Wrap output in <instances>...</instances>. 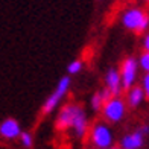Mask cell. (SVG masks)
I'll return each mask as SVG.
<instances>
[{
  "label": "cell",
  "instance_id": "cell-1",
  "mask_svg": "<svg viewBox=\"0 0 149 149\" xmlns=\"http://www.w3.org/2000/svg\"><path fill=\"white\" fill-rule=\"evenodd\" d=\"M123 24L128 29L141 32L148 28V15L140 9H130L123 15Z\"/></svg>",
  "mask_w": 149,
  "mask_h": 149
},
{
  "label": "cell",
  "instance_id": "cell-2",
  "mask_svg": "<svg viewBox=\"0 0 149 149\" xmlns=\"http://www.w3.org/2000/svg\"><path fill=\"white\" fill-rule=\"evenodd\" d=\"M69 87H70V78H63L61 79L58 82V85H56V90L53 91V94L50 97H47L46 104L43 107V113H50L53 108L59 104V100L64 97V94L67 93Z\"/></svg>",
  "mask_w": 149,
  "mask_h": 149
},
{
  "label": "cell",
  "instance_id": "cell-3",
  "mask_svg": "<svg viewBox=\"0 0 149 149\" xmlns=\"http://www.w3.org/2000/svg\"><path fill=\"white\" fill-rule=\"evenodd\" d=\"M104 114L108 120L119 122L125 114V104L122 99H110L104 104Z\"/></svg>",
  "mask_w": 149,
  "mask_h": 149
},
{
  "label": "cell",
  "instance_id": "cell-4",
  "mask_svg": "<svg viewBox=\"0 0 149 149\" xmlns=\"http://www.w3.org/2000/svg\"><path fill=\"white\" fill-rule=\"evenodd\" d=\"M91 139H93V143L96 145L100 149H107L108 146L111 145L113 141V135L110 128H107L105 125L99 123L93 128V132H91Z\"/></svg>",
  "mask_w": 149,
  "mask_h": 149
},
{
  "label": "cell",
  "instance_id": "cell-5",
  "mask_svg": "<svg viewBox=\"0 0 149 149\" xmlns=\"http://www.w3.org/2000/svg\"><path fill=\"white\" fill-rule=\"evenodd\" d=\"M135 74H137V61L134 58H128L123 63V69H122L120 81L125 88H130L132 82L135 81Z\"/></svg>",
  "mask_w": 149,
  "mask_h": 149
},
{
  "label": "cell",
  "instance_id": "cell-6",
  "mask_svg": "<svg viewBox=\"0 0 149 149\" xmlns=\"http://www.w3.org/2000/svg\"><path fill=\"white\" fill-rule=\"evenodd\" d=\"M78 110H79L78 105H65L63 110H61L59 116H58V120H56L58 128H63V130H64V128L72 126L73 119H74V114H76Z\"/></svg>",
  "mask_w": 149,
  "mask_h": 149
},
{
  "label": "cell",
  "instance_id": "cell-7",
  "mask_svg": "<svg viewBox=\"0 0 149 149\" xmlns=\"http://www.w3.org/2000/svg\"><path fill=\"white\" fill-rule=\"evenodd\" d=\"M0 134L6 139H15L20 134V125L14 119H6L2 125H0Z\"/></svg>",
  "mask_w": 149,
  "mask_h": 149
},
{
  "label": "cell",
  "instance_id": "cell-8",
  "mask_svg": "<svg viewBox=\"0 0 149 149\" xmlns=\"http://www.w3.org/2000/svg\"><path fill=\"white\" fill-rule=\"evenodd\" d=\"M72 128L74 130L76 135H79V137H82V135L85 134V131H87V117H85V113H84V110L81 107H79V110L76 111V114H74Z\"/></svg>",
  "mask_w": 149,
  "mask_h": 149
},
{
  "label": "cell",
  "instance_id": "cell-9",
  "mask_svg": "<svg viewBox=\"0 0 149 149\" xmlns=\"http://www.w3.org/2000/svg\"><path fill=\"white\" fill-rule=\"evenodd\" d=\"M141 145H143V132L141 131L128 134V135H125V139L122 140L123 149H139Z\"/></svg>",
  "mask_w": 149,
  "mask_h": 149
},
{
  "label": "cell",
  "instance_id": "cell-10",
  "mask_svg": "<svg viewBox=\"0 0 149 149\" xmlns=\"http://www.w3.org/2000/svg\"><path fill=\"white\" fill-rule=\"evenodd\" d=\"M120 85H122L120 73L116 69H111L107 73V87H108V90H110L111 94H117L120 91Z\"/></svg>",
  "mask_w": 149,
  "mask_h": 149
},
{
  "label": "cell",
  "instance_id": "cell-11",
  "mask_svg": "<svg viewBox=\"0 0 149 149\" xmlns=\"http://www.w3.org/2000/svg\"><path fill=\"white\" fill-rule=\"evenodd\" d=\"M143 96H145V93H143L141 88H139V87L132 88L131 93H130V105L131 107H137L141 100H143Z\"/></svg>",
  "mask_w": 149,
  "mask_h": 149
},
{
  "label": "cell",
  "instance_id": "cell-12",
  "mask_svg": "<svg viewBox=\"0 0 149 149\" xmlns=\"http://www.w3.org/2000/svg\"><path fill=\"white\" fill-rule=\"evenodd\" d=\"M81 69H82V63H81V61H73V63L69 65V73L74 74V73H78Z\"/></svg>",
  "mask_w": 149,
  "mask_h": 149
},
{
  "label": "cell",
  "instance_id": "cell-13",
  "mask_svg": "<svg viewBox=\"0 0 149 149\" xmlns=\"http://www.w3.org/2000/svg\"><path fill=\"white\" fill-rule=\"evenodd\" d=\"M91 105H93L94 110H99V108L104 105V102H102V97H100V94H99V93L93 96V99H91Z\"/></svg>",
  "mask_w": 149,
  "mask_h": 149
},
{
  "label": "cell",
  "instance_id": "cell-14",
  "mask_svg": "<svg viewBox=\"0 0 149 149\" xmlns=\"http://www.w3.org/2000/svg\"><path fill=\"white\" fill-rule=\"evenodd\" d=\"M140 65H141V69L143 70H149V53L146 52V53H143L141 55V58H140Z\"/></svg>",
  "mask_w": 149,
  "mask_h": 149
},
{
  "label": "cell",
  "instance_id": "cell-15",
  "mask_svg": "<svg viewBox=\"0 0 149 149\" xmlns=\"http://www.w3.org/2000/svg\"><path fill=\"white\" fill-rule=\"evenodd\" d=\"M20 139H22L23 145H24L26 148H31V145H32V139H31V135H29L28 132H23V134H20Z\"/></svg>",
  "mask_w": 149,
  "mask_h": 149
},
{
  "label": "cell",
  "instance_id": "cell-16",
  "mask_svg": "<svg viewBox=\"0 0 149 149\" xmlns=\"http://www.w3.org/2000/svg\"><path fill=\"white\" fill-rule=\"evenodd\" d=\"M100 94V97H102V102L105 104V102H108V100L111 99V93H110V90H104L102 93H99Z\"/></svg>",
  "mask_w": 149,
  "mask_h": 149
},
{
  "label": "cell",
  "instance_id": "cell-17",
  "mask_svg": "<svg viewBox=\"0 0 149 149\" xmlns=\"http://www.w3.org/2000/svg\"><path fill=\"white\" fill-rule=\"evenodd\" d=\"M143 87H145V93H149V74H145L143 78Z\"/></svg>",
  "mask_w": 149,
  "mask_h": 149
},
{
  "label": "cell",
  "instance_id": "cell-18",
  "mask_svg": "<svg viewBox=\"0 0 149 149\" xmlns=\"http://www.w3.org/2000/svg\"><path fill=\"white\" fill-rule=\"evenodd\" d=\"M145 47H146V50L149 49V37L146 35V38H145Z\"/></svg>",
  "mask_w": 149,
  "mask_h": 149
},
{
  "label": "cell",
  "instance_id": "cell-19",
  "mask_svg": "<svg viewBox=\"0 0 149 149\" xmlns=\"http://www.w3.org/2000/svg\"><path fill=\"white\" fill-rule=\"evenodd\" d=\"M114 149H117V148H114Z\"/></svg>",
  "mask_w": 149,
  "mask_h": 149
}]
</instances>
